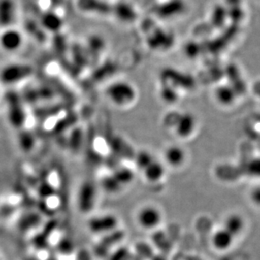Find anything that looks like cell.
<instances>
[{"mask_svg":"<svg viewBox=\"0 0 260 260\" xmlns=\"http://www.w3.org/2000/svg\"><path fill=\"white\" fill-rule=\"evenodd\" d=\"M254 92L260 98V82L257 83L254 86Z\"/></svg>","mask_w":260,"mask_h":260,"instance_id":"cell-16","label":"cell"},{"mask_svg":"<svg viewBox=\"0 0 260 260\" xmlns=\"http://www.w3.org/2000/svg\"><path fill=\"white\" fill-rule=\"evenodd\" d=\"M243 226H244V221L243 218L241 217L240 215H232L225 220L224 228L233 237H235L242 232Z\"/></svg>","mask_w":260,"mask_h":260,"instance_id":"cell-11","label":"cell"},{"mask_svg":"<svg viewBox=\"0 0 260 260\" xmlns=\"http://www.w3.org/2000/svg\"><path fill=\"white\" fill-rule=\"evenodd\" d=\"M16 16V7L14 0H0V26L10 28Z\"/></svg>","mask_w":260,"mask_h":260,"instance_id":"cell-7","label":"cell"},{"mask_svg":"<svg viewBox=\"0 0 260 260\" xmlns=\"http://www.w3.org/2000/svg\"><path fill=\"white\" fill-rule=\"evenodd\" d=\"M166 164L173 168H178L184 164L186 153L183 148L177 145H169L163 153Z\"/></svg>","mask_w":260,"mask_h":260,"instance_id":"cell-6","label":"cell"},{"mask_svg":"<svg viewBox=\"0 0 260 260\" xmlns=\"http://www.w3.org/2000/svg\"><path fill=\"white\" fill-rule=\"evenodd\" d=\"M23 38L19 30L7 28L0 35V47L6 52H15L21 47Z\"/></svg>","mask_w":260,"mask_h":260,"instance_id":"cell-5","label":"cell"},{"mask_svg":"<svg viewBox=\"0 0 260 260\" xmlns=\"http://www.w3.org/2000/svg\"><path fill=\"white\" fill-rule=\"evenodd\" d=\"M233 238L234 237L228 231L221 228L213 235V245L218 250H225L233 244Z\"/></svg>","mask_w":260,"mask_h":260,"instance_id":"cell-9","label":"cell"},{"mask_svg":"<svg viewBox=\"0 0 260 260\" xmlns=\"http://www.w3.org/2000/svg\"><path fill=\"white\" fill-rule=\"evenodd\" d=\"M27 65L22 63H12L3 68L0 71V80L6 85H12L24 80L30 74Z\"/></svg>","mask_w":260,"mask_h":260,"instance_id":"cell-3","label":"cell"},{"mask_svg":"<svg viewBox=\"0 0 260 260\" xmlns=\"http://www.w3.org/2000/svg\"><path fill=\"white\" fill-rule=\"evenodd\" d=\"M43 24H44L46 27L53 29V28L57 27L58 20H57V18H56L54 15H45L44 18H43Z\"/></svg>","mask_w":260,"mask_h":260,"instance_id":"cell-14","label":"cell"},{"mask_svg":"<svg viewBox=\"0 0 260 260\" xmlns=\"http://www.w3.org/2000/svg\"><path fill=\"white\" fill-rule=\"evenodd\" d=\"M241 175H247L252 178H260V157L252 158L247 162L238 167Z\"/></svg>","mask_w":260,"mask_h":260,"instance_id":"cell-10","label":"cell"},{"mask_svg":"<svg viewBox=\"0 0 260 260\" xmlns=\"http://www.w3.org/2000/svg\"><path fill=\"white\" fill-rule=\"evenodd\" d=\"M251 197H252L253 202L260 206V188H255L254 190H253Z\"/></svg>","mask_w":260,"mask_h":260,"instance_id":"cell-15","label":"cell"},{"mask_svg":"<svg viewBox=\"0 0 260 260\" xmlns=\"http://www.w3.org/2000/svg\"><path fill=\"white\" fill-rule=\"evenodd\" d=\"M114 218L112 216H101V217L95 218V220L91 221V226H95V225H101L99 228H96L95 230H99V229H108L111 228V226L113 225L114 223Z\"/></svg>","mask_w":260,"mask_h":260,"instance_id":"cell-13","label":"cell"},{"mask_svg":"<svg viewBox=\"0 0 260 260\" xmlns=\"http://www.w3.org/2000/svg\"><path fill=\"white\" fill-rule=\"evenodd\" d=\"M144 178L150 183L160 182L165 176V167L162 163L154 160L143 170Z\"/></svg>","mask_w":260,"mask_h":260,"instance_id":"cell-8","label":"cell"},{"mask_svg":"<svg viewBox=\"0 0 260 260\" xmlns=\"http://www.w3.org/2000/svg\"><path fill=\"white\" fill-rule=\"evenodd\" d=\"M238 95L232 86H221L216 90V99L223 105H231Z\"/></svg>","mask_w":260,"mask_h":260,"instance_id":"cell-12","label":"cell"},{"mask_svg":"<svg viewBox=\"0 0 260 260\" xmlns=\"http://www.w3.org/2000/svg\"><path fill=\"white\" fill-rule=\"evenodd\" d=\"M109 100L119 108H126L131 105L135 100V91L127 83H117L108 88Z\"/></svg>","mask_w":260,"mask_h":260,"instance_id":"cell-1","label":"cell"},{"mask_svg":"<svg viewBox=\"0 0 260 260\" xmlns=\"http://www.w3.org/2000/svg\"><path fill=\"white\" fill-rule=\"evenodd\" d=\"M173 127L178 137L187 139L190 137L196 128V118L192 113H179L176 118Z\"/></svg>","mask_w":260,"mask_h":260,"instance_id":"cell-4","label":"cell"},{"mask_svg":"<svg viewBox=\"0 0 260 260\" xmlns=\"http://www.w3.org/2000/svg\"><path fill=\"white\" fill-rule=\"evenodd\" d=\"M162 220V212L157 206L154 205H143L136 214L138 224L145 230H152L157 228Z\"/></svg>","mask_w":260,"mask_h":260,"instance_id":"cell-2","label":"cell"}]
</instances>
